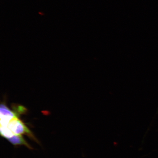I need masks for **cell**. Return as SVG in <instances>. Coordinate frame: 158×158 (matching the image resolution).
Instances as JSON below:
<instances>
[{
	"label": "cell",
	"instance_id": "1",
	"mask_svg": "<svg viewBox=\"0 0 158 158\" xmlns=\"http://www.w3.org/2000/svg\"><path fill=\"white\" fill-rule=\"evenodd\" d=\"M7 127L11 130L15 135L26 134L33 139H35L30 130L18 117L13 118L10 122Z\"/></svg>",
	"mask_w": 158,
	"mask_h": 158
},
{
	"label": "cell",
	"instance_id": "2",
	"mask_svg": "<svg viewBox=\"0 0 158 158\" xmlns=\"http://www.w3.org/2000/svg\"><path fill=\"white\" fill-rule=\"evenodd\" d=\"M7 139L14 145H24L30 149H31L21 135H15Z\"/></svg>",
	"mask_w": 158,
	"mask_h": 158
},
{
	"label": "cell",
	"instance_id": "3",
	"mask_svg": "<svg viewBox=\"0 0 158 158\" xmlns=\"http://www.w3.org/2000/svg\"><path fill=\"white\" fill-rule=\"evenodd\" d=\"M0 113H1V116L12 118L18 117L14 112L12 111L4 104H1Z\"/></svg>",
	"mask_w": 158,
	"mask_h": 158
},
{
	"label": "cell",
	"instance_id": "4",
	"mask_svg": "<svg viewBox=\"0 0 158 158\" xmlns=\"http://www.w3.org/2000/svg\"><path fill=\"white\" fill-rule=\"evenodd\" d=\"M0 131H1V135L3 137L7 138V139L15 135L7 126H1Z\"/></svg>",
	"mask_w": 158,
	"mask_h": 158
},
{
	"label": "cell",
	"instance_id": "5",
	"mask_svg": "<svg viewBox=\"0 0 158 158\" xmlns=\"http://www.w3.org/2000/svg\"><path fill=\"white\" fill-rule=\"evenodd\" d=\"M13 109L15 110V113L17 116L19 114L24 113L27 111L26 109L20 106H18L17 107Z\"/></svg>",
	"mask_w": 158,
	"mask_h": 158
}]
</instances>
